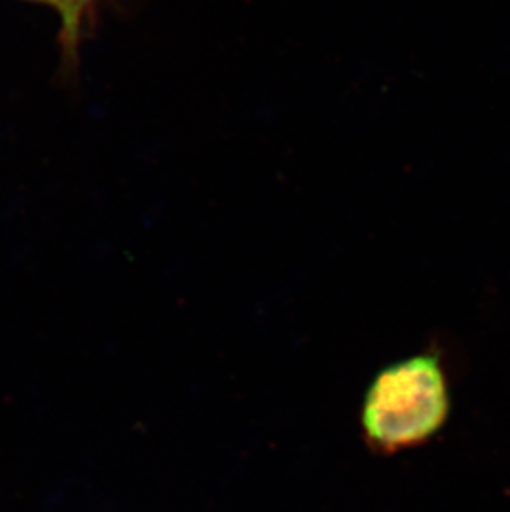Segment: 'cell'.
<instances>
[{
  "mask_svg": "<svg viewBox=\"0 0 510 512\" xmlns=\"http://www.w3.org/2000/svg\"><path fill=\"white\" fill-rule=\"evenodd\" d=\"M448 415L438 358L411 357L386 368L366 393L361 425L376 450L395 451L434 435Z\"/></svg>",
  "mask_w": 510,
  "mask_h": 512,
  "instance_id": "cell-1",
  "label": "cell"
},
{
  "mask_svg": "<svg viewBox=\"0 0 510 512\" xmlns=\"http://www.w3.org/2000/svg\"><path fill=\"white\" fill-rule=\"evenodd\" d=\"M98 0H57L55 12L60 19L58 42L67 63H75L87 30L93 27Z\"/></svg>",
  "mask_w": 510,
  "mask_h": 512,
  "instance_id": "cell-2",
  "label": "cell"
},
{
  "mask_svg": "<svg viewBox=\"0 0 510 512\" xmlns=\"http://www.w3.org/2000/svg\"><path fill=\"white\" fill-rule=\"evenodd\" d=\"M29 2H37V4L49 5L52 9H55V4H57V0H29Z\"/></svg>",
  "mask_w": 510,
  "mask_h": 512,
  "instance_id": "cell-3",
  "label": "cell"
}]
</instances>
